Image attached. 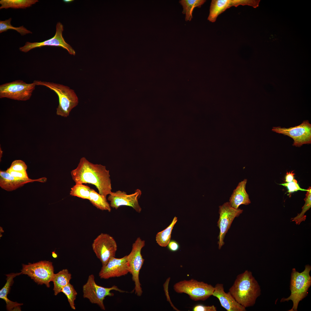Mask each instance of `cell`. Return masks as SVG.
Returning a JSON list of instances; mask_svg holds the SVG:
<instances>
[{"label": "cell", "instance_id": "obj_1", "mask_svg": "<svg viewBox=\"0 0 311 311\" xmlns=\"http://www.w3.org/2000/svg\"><path fill=\"white\" fill-rule=\"evenodd\" d=\"M71 174L75 183L94 185L98 193L106 198L112 192L109 171L105 166L93 164L83 157L77 167L71 171Z\"/></svg>", "mask_w": 311, "mask_h": 311}, {"label": "cell", "instance_id": "obj_2", "mask_svg": "<svg viewBox=\"0 0 311 311\" xmlns=\"http://www.w3.org/2000/svg\"><path fill=\"white\" fill-rule=\"evenodd\" d=\"M261 291L258 282L248 270L237 276L229 290L236 300L245 308L254 305Z\"/></svg>", "mask_w": 311, "mask_h": 311}, {"label": "cell", "instance_id": "obj_3", "mask_svg": "<svg viewBox=\"0 0 311 311\" xmlns=\"http://www.w3.org/2000/svg\"><path fill=\"white\" fill-rule=\"evenodd\" d=\"M311 266L309 265L305 266L304 270L300 273L293 268L291 275L290 290L291 294L287 298H282L280 302L288 301L291 300L293 302V306L289 311H297L298 304L308 295L309 288L311 285V277L310 272Z\"/></svg>", "mask_w": 311, "mask_h": 311}, {"label": "cell", "instance_id": "obj_4", "mask_svg": "<svg viewBox=\"0 0 311 311\" xmlns=\"http://www.w3.org/2000/svg\"><path fill=\"white\" fill-rule=\"evenodd\" d=\"M36 86L46 87L54 91L57 95L59 105L56 108L57 115L64 117L69 116L71 110L78 104V97L74 91L69 87L53 82L34 80Z\"/></svg>", "mask_w": 311, "mask_h": 311}, {"label": "cell", "instance_id": "obj_5", "mask_svg": "<svg viewBox=\"0 0 311 311\" xmlns=\"http://www.w3.org/2000/svg\"><path fill=\"white\" fill-rule=\"evenodd\" d=\"M173 289L177 293L187 294L193 300L204 301L212 295L215 288L210 284L192 279L176 283Z\"/></svg>", "mask_w": 311, "mask_h": 311}, {"label": "cell", "instance_id": "obj_6", "mask_svg": "<svg viewBox=\"0 0 311 311\" xmlns=\"http://www.w3.org/2000/svg\"><path fill=\"white\" fill-rule=\"evenodd\" d=\"M145 244V240L139 237L137 238L132 244L130 253L127 255L128 272L131 274L132 280L134 283L135 293L138 296H141L143 293L139 279V274L145 260L141 254V251Z\"/></svg>", "mask_w": 311, "mask_h": 311}, {"label": "cell", "instance_id": "obj_7", "mask_svg": "<svg viewBox=\"0 0 311 311\" xmlns=\"http://www.w3.org/2000/svg\"><path fill=\"white\" fill-rule=\"evenodd\" d=\"M94 275H90L86 282L83 286L82 291L84 298L88 299L92 303L97 304L103 310H105L103 301L107 296H113V293L111 292L114 290L120 292H126L119 289L115 285L111 287H105L97 284Z\"/></svg>", "mask_w": 311, "mask_h": 311}, {"label": "cell", "instance_id": "obj_8", "mask_svg": "<svg viewBox=\"0 0 311 311\" xmlns=\"http://www.w3.org/2000/svg\"><path fill=\"white\" fill-rule=\"evenodd\" d=\"M22 274L27 275L38 285L45 284L50 287L54 274L52 263L49 261H40L36 263L22 264Z\"/></svg>", "mask_w": 311, "mask_h": 311}, {"label": "cell", "instance_id": "obj_9", "mask_svg": "<svg viewBox=\"0 0 311 311\" xmlns=\"http://www.w3.org/2000/svg\"><path fill=\"white\" fill-rule=\"evenodd\" d=\"M36 85L33 82L27 83L18 80L0 85V98H7L19 101L30 99Z\"/></svg>", "mask_w": 311, "mask_h": 311}, {"label": "cell", "instance_id": "obj_10", "mask_svg": "<svg viewBox=\"0 0 311 311\" xmlns=\"http://www.w3.org/2000/svg\"><path fill=\"white\" fill-rule=\"evenodd\" d=\"M92 247L102 266H105L111 257H115L117 249V244L114 238L108 234L103 233L94 240Z\"/></svg>", "mask_w": 311, "mask_h": 311}, {"label": "cell", "instance_id": "obj_11", "mask_svg": "<svg viewBox=\"0 0 311 311\" xmlns=\"http://www.w3.org/2000/svg\"><path fill=\"white\" fill-rule=\"evenodd\" d=\"M272 130L292 138L293 146L300 147L304 144L311 143V124L308 120L304 121L299 125L288 128L273 127Z\"/></svg>", "mask_w": 311, "mask_h": 311}, {"label": "cell", "instance_id": "obj_12", "mask_svg": "<svg viewBox=\"0 0 311 311\" xmlns=\"http://www.w3.org/2000/svg\"><path fill=\"white\" fill-rule=\"evenodd\" d=\"M219 218L217 222V226L219 229L218 244L220 250L225 244V237L233 221L236 217H238L242 213L243 210L232 207L229 202L219 206Z\"/></svg>", "mask_w": 311, "mask_h": 311}, {"label": "cell", "instance_id": "obj_13", "mask_svg": "<svg viewBox=\"0 0 311 311\" xmlns=\"http://www.w3.org/2000/svg\"><path fill=\"white\" fill-rule=\"evenodd\" d=\"M142 194L141 190L136 189L134 193L128 194L124 191L118 190L112 192L109 195L107 198L110 201L111 207L116 209L121 206H128L132 208L136 212L140 213L142 208L138 202L139 199Z\"/></svg>", "mask_w": 311, "mask_h": 311}, {"label": "cell", "instance_id": "obj_14", "mask_svg": "<svg viewBox=\"0 0 311 311\" xmlns=\"http://www.w3.org/2000/svg\"><path fill=\"white\" fill-rule=\"evenodd\" d=\"M56 30L55 35L52 38L41 42L31 43L27 42L25 45L19 48L22 52H27L32 49L41 48L45 46L61 47L66 50L71 54L75 55V52L72 47L65 41L62 36L63 26L60 22L56 25Z\"/></svg>", "mask_w": 311, "mask_h": 311}, {"label": "cell", "instance_id": "obj_15", "mask_svg": "<svg viewBox=\"0 0 311 311\" xmlns=\"http://www.w3.org/2000/svg\"><path fill=\"white\" fill-rule=\"evenodd\" d=\"M260 0H212L210 7L208 20L212 22L216 21L218 16L232 6L248 5L254 8L259 5Z\"/></svg>", "mask_w": 311, "mask_h": 311}, {"label": "cell", "instance_id": "obj_16", "mask_svg": "<svg viewBox=\"0 0 311 311\" xmlns=\"http://www.w3.org/2000/svg\"><path fill=\"white\" fill-rule=\"evenodd\" d=\"M128 272L127 255L120 258L115 257H111L105 266H102L99 276L101 278L108 279L125 276Z\"/></svg>", "mask_w": 311, "mask_h": 311}, {"label": "cell", "instance_id": "obj_17", "mask_svg": "<svg viewBox=\"0 0 311 311\" xmlns=\"http://www.w3.org/2000/svg\"><path fill=\"white\" fill-rule=\"evenodd\" d=\"M212 295L219 300L221 306L227 311H245L246 308L239 304L229 292H225L222 284L217 283L214 287Z\"/></svg>", "mask_w": 311, "mask_h": 311}, {"label": "cell", "instance_id": "obj_18", "mask_svg": "<svg viewBox=\"0 0 311 311\" xmlns=\"http://www.w3.org/2000/svg\"><path fill=\"white\" fill-rule=\"evenodd\" d=\"M247 179H244L238 184L231 195L229 203L232 207L238 209L242 205H248L251 203L249 195L246 190Z\"/></svg>", "mask_w": 311, "mask_h": 311}, {"label": "cell", "instance_id": "obj_19", "mask_svg": "<svg viewBox=\"0 0 311 311\" xmlns=\"http://www.w3.org/2000/svg\"><path fill=\"white\" fill-rule=\"evenodd\" d=\"M22 274L21 272L18 273H12L6 275L7 278L6 282L4 286L0 290V298L3 299L6 303V308L8 311H21L20 306L23 305L10 300L7 297V295L13 284L14 278L17 276Z\"/></svg>", "mask_w": 311, "mask_h": 311}, {"label": "cell", "instance_id": "obj_20", "mask_svg": "<svg viewBox=\"0 0 311 311\" xmlns=\"http://www.w3.org/2000/svg\"><path fill=\"white\" fill-rule=\"evenodd\" d=\"M30 183L16 178L6 171H0V186L7 191H11Z\"/></svg>", "mask_w": 311, "mask_h": 311}, {"label": "cell", "instance_id": "obj_21", "mask_svg": "<svg viewBox=\"0 0 311 311\" xmlns=\"http://www.w3.org/2000/svg\"><path fill=\"white\" fill-rule=\"evenodd\" d=\"M71 278V275L67 269H64L55 274L52 281L54 283V295H57L61 292L62 288L70 283Z\"/></svg>", "mask_w": 311, "mask_h": 311}, {"label": "cell", "instance_id": "obj_22", "mask_svg": "<svg viewBox=\"0 0 311 311\" xmlns=\"http://www.w3.org/2000/svg\"><path fill=\"white\" fill-rule=\"evenodd\" d=\"M89 200L97 208L111 212V207L107 202L106 198L98 193L93 189L91 190Z\"/></svg>", "mask_w": 311, "mask_h": 311}, {"label": "cell", "instance_id": "obj_23", "mask_svg": "<svg viewBox=\"0 0 311 311\" xmlns=\"http://www.w3.org/2000/svg\"><path fill=\"white\" fill-rule=\"evenodd\" d=\"M206 1L205 0H181L179 3L183 8L182 13L185 15L186 21H190L192 18V13L194 8L201 7Z\"/></svg>", "mask_w": 311, "mask_h": 311}, {"label": "cell", "instance_id": "obj_24", "mask_svg": "<svg viewBox=\"0 0 311 311\" xmlns=\"http://www.w3.org/2000/svg\"><path fill=\"white\" fill-rule=\"evenodd\" d=\"M38 1V0H1L0 9H24L31 7Z\"/></svg>", "mask_w": 311, "mask_h": 311}, {"label": "cell", "instance_id": "obj_25", "mask_svg": "<svg viewBox=\"0 0 311 311\" xmlns=\"http://www.w3.org/2000/svg\"><path fill=\"white\" fill-rule=\"evenodd\" d=\"M177 221V217H175L167 227L157 234L156 239L157 243L159 245L164 247L167 246L170 241L172 230Z\"/></svg>", "mask_w": 311, "mask_h": 311}, {"label": "cell", "instance_id": "obj_26", "mask_svg": "<svg viewBox=\"0 0 311 311\" xmlns=\"http://www.w3.org/2000/svg\"><path fill=\"white\" fill-rule=\"evenodd\" d=\"M92 189L88 186L81 183H75L71 188L70 195L83 199H89Z\"/></svg>", "mask_w": 311, "mask_h": 311}, {"label": "cell", "instance_id": "obj_27", "mask_svg": "<svg viewBox=\"0 0 311 311\" xmlns=\"http://www.w3.org/2000/svg\"><path fill=\"white\" fill-rule=\"evenodd\" d=\"M306 197L304 199L305 203L302 208V210L301 213L299 214L297 216L294 218H292L293 221L295 222L297 224H299L302 221H304L306 219V216L305 214L311 207V188L309 187L308 189Z\"/></svg>", "mask_w": 311, "mask_h": 311}, {"label": "cell", "instance_id": "obj_28", "mask_svg": "<svg viewBox=\"0 0 311 311\" xmlns=\"http://www.w3.org/2000/svg\"><path fill=\"white\" fill-rule=\"evenodd\" d=\"M11 20L12 18H10L4 21H0V33L6 31L9 29H13L16 30L22 36L26 34L32 33V32L27 29L23 26L17 27L12 26L11 24Z\"/></svg>", "mask_w": 311, "mask_h": 311}, {"label": "cell", "instance_id": "obj_29", "mask_svg": "<svg viewBox=\"0 0 311 311\" xmlns=\"http://www.w3.org/2000/svg\"><path fill=\"white\" fill-rule=\"evenodd\" d=\"M61 292L64 294L67 297L71 308L74 310H75V301L76 299L77 293L73 286L69 283L62 288Z\"/></svg>", "mask_w": 311, "mask_h": 311}, {"label": "cell", "instance_id": "obj_30", "mask_svg": "<svg viewBox=\"0 0 311 311\" xmlns=\"http://www.w3.org/2000/svg\"><path fill=\"white\" fill-rule=\"evenodd\" d=\"M280 185L287 187L288 190V192L290 194L298 190L304 191H307L308 190V189H305L301 188L297 183V181L295 179H294L292 181L290 182L280 184Z\"/></svg>", "mask_w": 311, "mask_h": 311}, {"label": "cell", "instance_id": "obj_31", "mask_svg": "<svg viewBox=\"0 0 311 311\" xmlns=\"http://www.w3.org/2000/svg\"><path fill=\"white\" fill-rule=\"evenodd\" d=\"M15 171H26L27 166L25 163L21 160H16L13 161L9 168Z\"/></svg>", "mask_w": 311, "mask_h": 311}, {"label": "cell", "instance_id": "obj_32", "mask_svg": "<svg viewBox=\"0 0 311 311\" xmlns=\"http://www.w3.org/2000/svg\"><path fill=\"white\" fill-rule=\"evenodd\" d=\"M194 311H216V307L214 305L204 306L198 304L194 306L193 308Z\"/></svg>", "mask_w": 311, "mask_h": 311}, {"label": "cell", "instance_id": "obj_33", "mask_svg": "<svg viewBox=\"0 0 311 311\" xmlns=\"http://www.w3.org/2000/svg\"><path fill=\"white\" fill-rule=\"evenodd\" d=\"M167 246L168 249L172 252L177 251L179 249L180 247L179 243L174 240H171L170 241Z\"/></svg>", "mask_w": 311, "mask_h": 311}, {"label": "cell", "instance_id": "obj_34", "mask_svg": "<svg viewBox=\"0 0 311 311\" xmlns=\"http://www.w3.org/2000/svg\"><path fill=\"white\" fill-rule=\"evenodd\" d=\"M294 171L289 172H287L285 176V181L287 183L291 182L294 179L295 173L293 172Z\"/></svg>", "mask_w": 311, "mask_h": 311}, {"label": "cell", "instance_id": "obj_35", "mask_svg": "<svg viewBox=\"0 0 311 311\" xmlns=\"http://www.w3.org/2000/svg\"><path fill=\"white\" fill-rule=\"evenodd\" d=\"M52 256L54 258H56L57 257V255L56 253H55V251L52 252Z\"/></svg>", "mask_w": 311, "mask_h": 311}, {"label": "cell", "instance_id": "obj_36", "mask_svg": "<svg viewBox=\"0 0 311 311\" xmlns=\"http://www.w3.org/2000/svg\"><path fill=\"white\" fill-rule=\"evenodd\" d=\"M73 0H64L63 1L65 3H69L72 2Z\"/></svg>", "mask_w": 311, "mask_h": 311}]
</instances>
